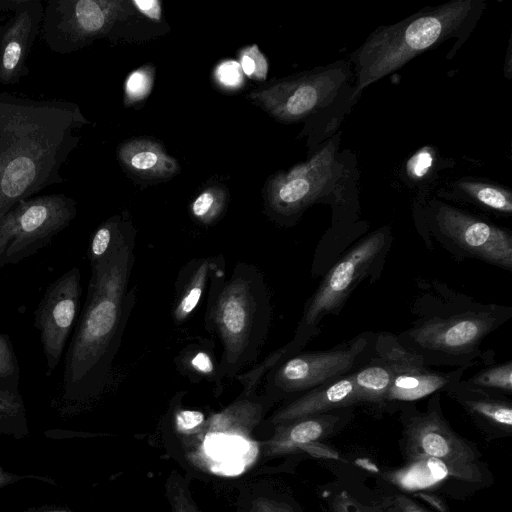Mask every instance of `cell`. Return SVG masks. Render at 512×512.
I'll use <instances>...</instances> for the list:
<instances>
[{"label": "cell", "mask_w": 512, "mask_h": 512, "mask_svg": "<svg viewBox=\"0 0 512 512\" xmlns=\"http://www.w3.org/2000/svg\"><path fill=\"white\" fill-rule=\"evenodd\" d=\"M88 121L75 103L0 92V219L19 202L61 184L62 165Z\"/></svg>", "instance_id": "6da1fadb"}, {"label": "cell", "mask_w": 512, "mask_h": 512, "mask_svg": "<svg viewBox=\"0 0 512 512\" xmlns=\"http://www.w3.org/2000/svg\"><path fill=\"white\" fill-rule=\"evenodd\" d=\"M133 263L134 235L123 225L109 253L91 266L84 308L66 353L62 397L67 402H83L102 391L125 325Z\"/></svg>", "instance_id": "7a4b0ae2"}, {"label": "cell", "mask_w": 512, "mask_h": 512, "mask_svg": "<svg viewBox=\"0 0 512 512\" xmlns=\"http://www.w3.org/2000/svg\"><path fill=\"white\" fill-rule=\"evenodd\" d=\"M417 288L413 320L396 334L399 343L430 367L493 364L495 352L482 344L512 319V307L477 301L436 279L417 278Z\"/></svg>", "instance_id": "3957f363"}, {"label": "cell", "mask_w": 512, "mask_h": 512, "mask_svg": "<svg viewBox=\"0 0 512 512\" xmlns=\"http://www.w3.org/2000/svg\"><path fill=\"white\" fill-rule=\"evenodd\" d=\"M483 9L480 0H453L377 28L351 56L356 74L351 99L424 51L450 39L465 42Z\"/></svg>", "instance_id": "277c9868"}, {"label": "cell", "mask_w": 512, "mask_h": 512, "mask_svg": "<svg viewBox=\"0 0 512 512\" xmlns=\"http://www.w3.org/2000/svg\"><path fill=\"white\" fill-rule=\"evenodd\" d=\"M389 227H381L350 248L328 271L306 303L293 340L284 349L290 357L320 332V323L338 315L355 288L367 278L377 280L392 246Z\"/></svg>", "instance_id": "5b68a950"}, {"label": "cell", "mask_w": 512, "mask_h": 512, "mask_svg": "<svg viewBox=\"0 0 512 512\" xmlns=\"http://www.w3.org/2000/svg\"><path fill=\"white\" fill-rule=\"evenodd\" d=\"M425 240L434 238L456 261L478 260L512 271V233L472 213L433 200L424 210Z\"/></svg>", "instance_id": "8992f818"}, {"label": "cell", "mask_w": 512, "mask_h": 512, "mask_svg": "<svg viewBox=\"0 0 512 512\" xmlns=\"http://www.w3.org/2000/svg\"><path fill=\"white\" fill-rule=\"evenodd\" d=\"M348 463L363 475L409 495L427 492L464 501L495 482L488 463L458 467L434 458L406 460L402 466L392 468H379L367 459H360L361 464Z\"/></svg>", "instance_id": "52a82bcc"}, {"label": "cell", "mask_w": 512, "mask_h": 512, "mask_svg": "<svg viewBox=\"0 0 512 512\" xmlns=\"http://www.w3.org/2000/svg\"><path fill=\"white\" fill-rule=\"evenodd\" d=\"M398 414V443L403 461L434 458L458 467L487 463L478 446L451 427L442 410L440 393L429 396L425 410L414 403L403 406Z\"/></svg>", "instance_id": "ba28073f"}, {"label": "cell", "mask_w": 512, "mask_h": 512, "mask_svg": "<svg viewBox=\"0 0 512 512\" xmlns=\"http://www.w3.org/2000/svg\"><path fill=\"white\" fill-rule=\"evenodd\" d=\"M76 216L75 201L48 194L19 202L0 219V267L36 253Z\"/></svg>", "instance_id": "9c48e42d"}, {"label": "cell", "mask_w": 512, "mask_h": 512, "mask_svg": "<svg viewBox=\"0 0 512 512\" xmlns=\"http://www.w3.org/2000/svg\"><path fill=\"white\" fill-rule=\"evenodd\" d=\"M376 335L364 331L326 350L298 352L273 372L272 385L280 395L299 396L353 373L370 359Z\"/></svg>", "instance_id": "30bf717a"}, {"label": "cell", "mask_w": 512, "mask_h": 512, "mask_svg": "<svg viewBox=\"0 0 512 512\" xmlns=\"http://www.w3.org/2000/svg\"><path fill=\"white\" fill-rule=\"evenodd\" d=\"M116 0H50L44 7L41 38L53 52L69 54L110 32L128 14Z\"/></svg>", "instance_id": "8fae6325"}, {"label": "cell", "mask_w": 512, "mask_h": 512, "mask_svg": "<svg viewBox=\"0 0 512 512\" xmlns=\"http://www.w3.org/2000/svg\"><path fill=\"white\" fill-rule=\"evenodd\" d=\"M340 61L250 93L249 97L282 121H297L333 104L348 81Z\"/></svg>", "instance_id": "7c38bea8"}, {"label": "cell", "mask_w": 512, "mask_h": 512, "mask_svg": "<svg viewBox=\"0 0 512 512\" xmlns=\"http://www.w3.org/2000/svg\"><path fill=\"white\" fill-rule=\"evenodd\" d=\"M376 343L389 359L393 377L384 401V415L395 414L408 404L445 393L454 383L463 378L468 367H457L450 371L433 369L423 359L402 346L396 334L377 332Z\"/></svg>", "instance_id": "4fadbf2b"}, {"label": "cell", "mask_w": 512, "mask_h": 512, "mask_svg": "<svg viewBox=\"0 0 512 512\" xmlns=\"http://www.w3.org/2000/svg\"><path fill=\"white\" fill-rule=\"evenodd\" d=\"M337 143H329L311 159L269 183L268 203L279 215L293 216L332 193L342 168L336 159Z\"/></svg>", "instance_id": "5bb4252c"}, {"label": "cell", "mask_w": 512, "mask_h": 512, "mask_svg": "<svg viewBox=\"0 0 512 512\" xmlns=\"http://www.w3.org/2000/svg\"><path fill=\"white\" fill-rule=\"evenodd\" d=\"M260 293L252 277L233 275L214 302L212 322L224 347L225 364L236 366L251 349L260 308Z\"/></svg>", "instance_id": "9a60e30c"}, {"label": "cell", "mask_w": 512, "mask_h": 512, "mask_svg": "<svg viewBox=\"0 0 512 512\" xmlns=\"http://www.w3.org/2000/svg\"><path fill=\"white\" fill-rule=\"evenodd\" d=\"M355 407L314 414L274 425L264 442L262 456L303 455L322 460H339L340 454L325 441L341 433L353 420Z\"/></svg>", "instance_id": "2e32d148"}, {"label": "cell", "mask_w": 512, "mask_h": 512, "mask_svg": "<svg viewBox=\"0 0 512 512\" xmlns=\"http://www.w3.org/2000/svg\"><path fill=\"white\" fill-rule=\"evenodd\" d=\"M80 270L71 268L47 288L35 312V327L46 358L47 376L57 367L79 309Z\"/></svg>", "instance_id": "e0dca14e"}, {"label": "cell", "mask_w": 512, "mask_h": 512, "mask_svg": "<svg viewBox=\"0 0 512 512\" xmlns=\"http://www.w3.org/2000/svg\"><path fill=\"white\" fill-rule=\"evenodd\" d=\"M0 9L13 12L2 25L0 40V83L14 85L27 75V59L43 19L40 0H0Z\"/></svg>", "instance_id": "ac0fdd59"}, {"label": "cell", "mask_w": 512, "mask_h": 512, "mask_svg": "<svg viewBox=\"0 0 512 512\" xmlns=\"http://www.w3.org/2000/svg\"><path fill=\"white\" fill-rule=\"evenodd\" d=\"M445 394L456 402L487 441L512 437V399L468 384L463 378Z\"/></svg>", "instance_id": "d6986e66"}, {"label": "cell", "mask_w": 512, "mask_h": 512, "mask_svg": "<svg viewBox=\"0 0 512 512\" xmlns=\"http://www.w3.org/2000/svg\"><path fill=\"white\" fill-rule=\"evenodd\" d=\"M323 462L366 512H434L411 495L363 475L345 461Z\"/></svg>", "instance_id": "ffe728a7"}, {"label": "cell", "mask_w": 512, "mask_h": 512, "mask_svg": "<svg viewBox=\"0 0 512 512\" xmlns=\"http://www.w3.org/2000/svg\"><path fill=\"white\" fill-rule=\"evenodd\" d=\"M357 406L353 372L295 397L278 409L270 422L276 425L335 409Z\"/></svg>", "instance_id": "44dd1931"}, {"label": "cell", "mask_w": 512, "mask_h": 512, "mask_svg": "<svg viewBox=\"0 0 512 512\" xmlns=\"http://www.w3.org/2000/svg\"><path fill=\"white\" fill-rule=\"evenodd\" d=\"M393 377L392 365L377 345L370 359L354 372V385L358 406L370 414L384 415V401Z\"/></svg>", "instance_id": "7402d4cb"}, {"label": "cell", "mask_w": 512, "mask_h": 512, "mask_svg": "<svg viewBox=\"0 0 512 512\" xmlns=\"http://www.w3.org/2000/svg\"><path fill=\"white\" fill-rule=\"evenodd\" d=\"M262 415L260 404L241 400L207 418L203 433L202 457L205 448L210 447L220 437H250Z\"/></svg>", "instance_id": "603a6c76"}, {"label": "cell", "mask_w": 512, "mask_h": 512, "mask_svg": "<svg viewBox=\"0 0 512 512\" xmlns=\"http://www.w3.org/2000/svg\"><path fill=\"white\" fill-rule=\"evenodd\" d=\"M121 162L134 174L144 178H164L178 170L176 161L156 142L137 139L123 144Z\"/></svg>", "instance_id": "cb8c5ba5"}, {"label": "cell", "mask_w": 512, "mask_h": 512, "mask_svg": "<svg viewBox=\"0 0 512 512\" xmlns=\"http://www.w3.org/2000/svg\"><path fill=\"white\" fill-rule=\"evenodd\" d=\"M238 512H304L289 487L264 481L244 490Z\"/></svg>", "instance_id": "d4e9b609"}, {"label": "cell", "mask_w": 512, "mask_h": 512, "mask_svg": "<svg viewBox=\"0 0 512 512\" xmlns=\"http://www.w3.org/2000/svg\"><path fill=\"white\" fill-rule=\"evenodd\" d=\"M454 194L490 213L501 216L512 214L510 190L489 182L461 179L454 184Z\"/></svg>", "instance_id": "484cf974"}, {"label": "cell", "mask_w": 512, "mask_h": 512, "mask_svg": "<svg viewBox=\"0 0 512 512\" xmlns=\"http://www.w3.org/2000/svg\"><path fill=\"white\" fill-rule=\"evenodd\" d=\"M207 418L198 410L180 409L174 414V429L188 456L202 457L203 433Z\"/></svg>", "instance_id": "4316f807"}, {"label": "cell", "mask_w": 512, "mask_h": 512, "mask_svg": "<svg viewBox=\"0 0 512 512\" xmlns=\"http://www.w3.org/2000/svg\"><path fill=\"white\" fill-rule=\"evenodd\" d=\"M0 434L18 439L28 434L25 407L21 397L0 388Z\"/></svg>", "instance_id": "83f0119b"}, {"label": "cell", "mask_w": 512, "mask_h": 512, "mask_svg": "<svg viewBox=\"0 0 512 512\" xmlns=\"http://www.w3.org/2000/svg\"><path fill=\"white\" fill-rule=\"evenodd\" d=\"M464 380L481 389L512 397V361L487 365Z\"/></svg>", "instance_id": "f1b7e54d"}, {"label": "cell", "mask_w": 512, "mask_h": 512, "mask_svg": "<svg viewBox=\"0 0 512 512\" xmlns=\"http://www.w3.org/2000/svg\"><path fill=\"white\" fill-rule=\"evenodd\" d=\"M164 493L170 512H203L193 499L187 478L176 470L167 476Z\"/></svg>", "instance_id": "f546056e"}, {"label": "cell", "mask_w": 512, "mask_h": 512, "mask_svg": "<svg viewBox=\"0 0 512 512\" xmlns=\"http://www.w3.org/2000/svg\"><path fill=\"white\" fill-rule=\"evenodd\" d=\"M321 512H366L336 479L318 488Z\"/></svg>", "instance_id": "4dcf8cb0"}, {"label": "cell", "mask_w": 512, "mask_h": 512, "mask_svg": "<svg viewBox=\"0 0 512 512\" xmlns=\"http://www.w3.org/2000/svg\"><path fill=\"white\" fill-rule=\"evenodd\" d=\"M211 269L208 260L203 261L195 270L192 278L186 285L174 310L177 321L185 320L198 305Z\"/></svg>", "instance_id": "1f68e13d"}, {"label": "cell", "mask_w": 512, "mask_h": 512, "mask_svg": "<svg viewBox=\"0 0 512 512\" xmlns=\"http://www.w3.org/2000/svg\"><path fill=\"white\" fill-rule=\"evenodd\" d=\"M122 227L123 225L117 217L109 219L98 227L92 237L88 252L91 266L109 253L118 239Z\"/></svg>", "instance_id": "d6a6232c"}, {"label": "cell", "mask_w": 512, "mask_h": 512, "mask_svg": "<svg viewBox=\"0 0 512 512\" xmlns=\"http://www.w3.org/2000/svg\"><path fill=\"white\" fill-rule=\"evenodd\" d=\"M224 204V192L213 187L203 191L196 197L192 203L191 211L197 220L204 224H209L220 216Z\"/></svg>", "instance_id": "836d02e7"}, {"label": "cell", "mask_w": 512, "mask_h": 512, "mask_svg": "<svg viewBox=\"0 0 512 512\" xmlns=\"http://www.w3.org/2000/svg\"><path fill=\"white\" fill-rule=\"evenodd\" d=\"M240 67L242 72L254 80H265L268 72V62L256 45L241 51Z\"/></svg>", "instance_id": "e575fe53"}, {"label": "cell", "mask_w": 512, "mask_h": 512, "mask_svg": "<svg viewBox=\"0 0 512 512\" xmlns=\"http://www.w3.org/2000/svg\"><path fill=\"white\" fill-rule=\"evenodd\" d=\"M152 82L153 72L149 67L131 73L125 84L126 101L136 102L145 98L151 90Z\"/></svg>", "instance_id": "d590c367"}, {"label": "cell", "mask_w": 512, "mask_h": 512, "mask_svg": "<svg viewBox=\"0 0 512 512\" xmlns=\"http://www.w3.org/2000/svg\"><path fill=\"white\" fill-rule=\"evenodd\" d=\"M436 156L431 148L423 147L407 161L406 173L414 181L422 180L432 173L436 165Z\"/></svg>", "instance_id": "8d00e7d4"}, {"label": "cell", "mask_w": 512, "mask_h": 512, "mask_svg": "<svg viewBox=\"0 0 512 512\" xmlns=\"http://www.w3.org/2000/svg\"><path fill=\"white\" fill-rule=\"evenodd\" d=\"M217 81L226 88H238L243 83V72L240 64L235 61H226L218 65L215 70Z\"/></svg>", "instance_id": "74e56055"}, {"label": "cell", "mask_w": 512, "mask_h": 512, "mask_svg": "<svg viewBox=\"0 0 512 512\" xmlns=\"http://www.w3.org/2000/svg\"><path fill=\"white\" fill-rule=\"evenodd\" d=\"M18 371L9 339L0 333V379L8 378Z\"/></svg>", "instance_id": "f35d334b"}, {"label": "cell", "mask_w": 512, "mask_h": 512, "mask_svg": "<svg viewBox=\"0 0 512 512\" xmlns=\"http://www.w3.org/2000/svg\"><path fill=\"white\" fill-rule=\"evenodd\" d=\"M24 479H36V480L44 481L46 483L55 484V482L52 481V479H50L48 477L31 475V474L21 475V474H17V473L11 472V471H7L0 465V489L5 486L16 483L18 481L24 480Z\"/></svg>", "instance_id": "ab89813d"}, {"label": "cell", "mask_w": 512, "mask_h": 512, "mask_svg": "<svg viewBox=\"0 0 512 512\" xmlns=\"http://www.w3.org/2000/svg\"><path fill=\"white\" fill-rule=\"evenodd\" d=\"M132 4L146 17L153 20H160L162 11L161 3L158 0H135Z\"/></svg>", "instance_id": "60d3db41"}, {"label": "cell", "mask_w": 512, "mask_h": 512, "mask_svg": "<svg viewBox=\"0 0 512 512\" xmlns=\"http://www.w3.org/2000/svg\"><path fill=\"white\" fill-rule=\"evenodd\" d=\"M190 363L192 368L198 373L210 374L213 372L212 360L205 352H198L195 354Z\"/></svg>", "instance_id": "b9f144b4"}, {"label": "cell", "mask_w": 512, "mask_h": 512, "mask_svg": "<svg viewBox=\"0 0 512 512\" xmlns=\"http://www.w3.org/2000/svg\"><path fill=\"white\" fill-rule=\"evenodd\" d=\"M23 512H73L65 506L45 505L39 508H30Z\"/></svg>", "instance_id": "7bdbcfd3"}, {"label": "cell", "mask_w": 512, "mask_h": 512, "mask_svg": "<svg viewBox=\"0 0 512 512\" xmlns=\"http://www.w3.org/2000/svg\"><path fill=\"white\" fill-rule=\"evenodd\" d=\"M1 33H2V25H0V40H1Z\"/></svg>", "instance_id": "ee69618b"}]
</instances>
